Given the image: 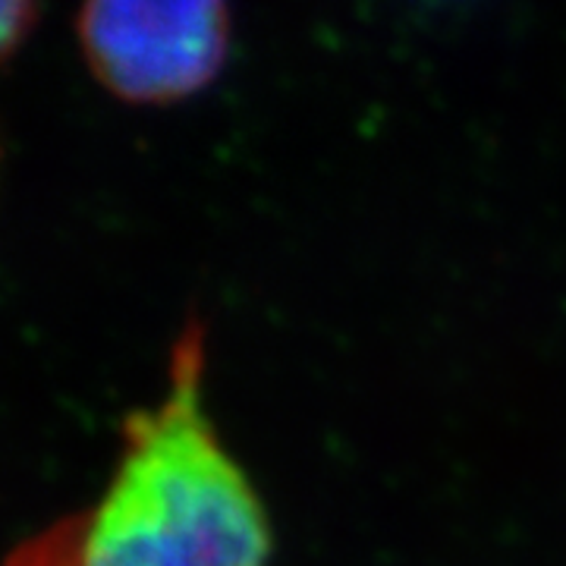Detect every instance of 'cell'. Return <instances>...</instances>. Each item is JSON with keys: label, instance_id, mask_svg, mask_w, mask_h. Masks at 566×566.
<instances>
[{"label": "cell", "instance_id": "obj_3", "mask_svg": "<svg viewBox=\"0 0 566 566\" xmlns=\"http://www.w3.org/2000/svg\"><path fill=\"white\" fill-rule=\"evenodd\" d=\"M25 7H29V0H3V35H7V41L17 35L22 17H25Z\"/></svg>", "mask_w": 566, "mask_h": 566}, {"label": "cell", "instance_id": "obj_2", "mask_svg": "<svg viewBox=\"0 0 566 566\" xmlns=\"http://www.w3.org/2000/svg\"><path fill=\"white\" fill-rule=\"evenodd\" d=\"M82 44L114 95L177 102L221 70L227 0H85Z\"/></svg>", "mask_w": 566, "mask_h": 566}, {"label": "cell", "instance_id": "obj_1", "mask_svg": "<svg viewBox=\"0 0 566 566\" xmlns=\"http://www.w3.org/2000/svg\"><path fill=\"white\" fill-rule=\"evenodd\" d=\"M3 566H274L262 494L208 409V327L182 324L167 381L120 424L98 501L48 523Z\"/></svg>", "mask_w": 566, "mask_h": 566}]
</instances>
